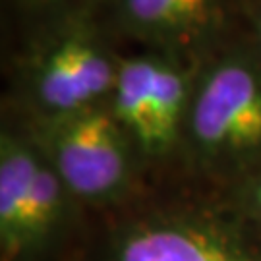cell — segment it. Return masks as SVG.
Wrapping results in <instances>:
<instances>
[{"mask_svg": "<svg viewBox=\"0 0 261 261\" xmlns=\"http://www.w3.org/2000/svg\"><path fill=\"white\" fill-rule=\"evenodd\" d=\"M180 163L217 192L261 167V53L248 31L197 62Z\"/></svg>", "mask_w": 261, "mask_h": 261, "instance_id": "6da1fadb", "label": "cell"}, {"mask_svg": "<svg viewBox=\"0 0 261 261\" xmlns=\"http://www.w3.org/2000/svg\"><path fill=\"white\" fill-rule=\"evenodd\" d=\"M101 0L35 25L14 62V91L25 116H55L109 103L122 53Z\"/></svg>", "mask_w": 261, "mask_h": 261, "instance_id": "7a4b0ae2", "label": "cell"}, {"mask_svg": "<svg viewBox=\"0 0 261 261\" xmlns=\"http://www.w3.org/2000/svg\"><path fill=\"white\" fill-rule=\"evenodd\" d=\"M91 261H261V240L219 196L180 199L126 209Z\"/></svg>", "mask_w": 261, "mask_h": 261, "instance_id": "3957f363", "label": "cell"}, {"mask_svg": "<svg viewBox=\"0 0 261 261\" xmlns=\"http://www.w3.org/2000/svg\"><path fill=\"white\" fill-rule=\"evenodd\" d=\"M84 205L19 122L0 130V261H58Z\"/></svg>", "mask_w": 261, "mask_h": 261, "instance_id": "277c9868", "label": "cell"}, {"mask_svg": "<svg viewBox=\"0 0 261 261\" xmlns=\"http://www.w3.org/2000/svg\"><path fill=\"white\" fill-rule=\"evenodd\" d=\"M19 124L48 159L84 209L122 211L138 197L145 167L109 105Z\"/></svg>", "mask_w": 261, "mask_h": 261, "instance_id": "5b68a950", "label": "cell"}, {"mask_svg": "<svg viewBox=\"0 0 261 261\" xmlns=\"http://www.w3.org/2000/svg\"><path fill=\"white\" fill-rule=\"evenodd\" d=\"M197 62L141 48L122 55L109 109L145 170L180 163Z\"/></svg>", "mask_w": 261, "mask_h": 261, "instance_id": "8992f818", "label": "cell"}, {"mask_svg": "<svg viewBox=\"0 0 261 261\" xmlns=\"http://www.w3.org/2000/svg\"><path fill=\"white\" fill-rule=\"evenodd\" d=\"M112 33L145 50L199 62L230 35L232 0H101Z\"/></svg>", "mask_w": 261, "mask_h": 261, "instance_id": "52a82bcc", "label": "cell"}, {"mask_svg": "<svg viewBox=\"0 0 261 261\" xmlns=\"http://www.w3.org/2000/svg\"><path fill=\"white\" fill-rule=\"evenodd\" d=\"M244 223L259 236L261 240V167L223 192H217Z\"/></svg>", "mask_w": 261, "mask_h": 261, "instance_id": "ba28073f", "label": "cell"}, {"mask_svg": "<svg viewBox=\"0 0 261 261\" xmlns=\"http://www.w3.org/2000/svg\"><path fill=\"white\" fill-rule=\"evenodd\" d=\"M12 8H16L28 19H31L35 25L53 19L64 12H70L74 8H80L87 2L93 0H8Z\"/></svg>", "mask_w": 261, "mask_h": 261, "instance_id": "9c48e42d", "label": "cell"}, {"mask_svg": "<svg viewBox=\"0 0 261 261\" xmlns=\"http://www.w3.org/2000/svg\"><path fill=\"white\" fill-rule=\"evenodd\" d=\"M232 8L261 53V0H232Z\"/></svg>", "mask_w": 261, "mask_h": 261, "instance_id": "30bf717a", "label": "cell"}]
</instances>
